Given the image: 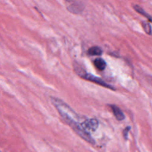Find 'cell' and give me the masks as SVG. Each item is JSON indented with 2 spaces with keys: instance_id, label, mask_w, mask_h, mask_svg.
Returning a JSON list of instances; mask_svg holds the SVG:
<instances>
[{
  "instance_id": "6da1fadb",
  "label": "cell",
  "mask_w": 152,
  "mask_h": 152,
  "mask_svg": "<svg viewBox=\"0 0 152 152\" xmlns=\"http://www.w3.org/2000/svg\"><path fill=\"white\" fill-rule=\"evenodd\" d=\"M57 110L58 111L62 119L73 129L74 131H75L85 141L91 144H94V140L91 135L82 126L81 124H78L73 118V117H76L77 116V113H75L74 111L65 112L59 109Z\"/></svg>"
},
{
  "instance_id": "7a4b0ae2",
  "label": "cell",
  "mask_w": 152,
  "mask_h": 152,
  "mask_svg": "<svg viewBox=\"0 0 152 152\" xmlns=\"http://www.w3.org/2000/svg\"><path fill=\"white\" fill-rule=\"evenodd\" d=\"M81 78L85 79V80H88L90 81H92V82H94L99 85H100L102 86H103L104 87H106V88H110V89H112V90H114L115 88L111 86L110 85L107 84L106 83H105L102 79H101L100 77H96L91 74H90V73H87L86 72L84 74H83L81 77Z\"/></svg>"
},
{
  "instance_id": "3957f363",
  "label": "cell",
  "mask_w": 152,
  "mask_h": 152,
  "mask_svg": "<svg viewBox=\"0 0 152 152\" xmlns=\"http://www.w3.org/2000/svg\"><path fill=\"white\" fill-rule=\"evenodd\" d=\"M81 125L86 131H94L98 128L99 122L96 119H87L81 124Z\"/></svg>"
},
{
  "instance_id": "277c9868",
  "label": "cell",
  "mask_w": 152,
  "mask_h": 152,
  "mask_svg": "<svg viewBox=\"0 0 152 152\" xmlns=\"http://www.w3.org/2000/svg\"><path fill=\"white\" fill-rule=\"evenodd\" d=\"M68 10L72 13H80L84 9V5L81 2H72L69 6L67 7Z\"/></svg>"
},
{
  "instance_id": "5b68a950",
  "label": "cell",
  "mask_w": 152,
  "mask_h": 152,
  "mask_svg": "<svg viewBox=\"0 0 152 152\" xmlns=\"http://www.w3.org/2000/svg\"><path fill=\"white\" fill-rule=\"evenodd\" d=\"M110 106L112 110L114 116H115V118H116L117 120L122 121L125 119V115H124V113L122 112V111L120 109L119 107H118L117 106H116L115 104L110 105Z\"/></svg>"
},
{
  "instance_id": "8992f818",
  "label": "cell",
  "mask_w": 152,
  "mask_h": 152,
  "mask_svg": "<svg viewBox=\"0 0 152 152\" xmlns=\"http://www.w3.org/2000/svg\"><path fill=\"white\" fill-rule=\"evenodd\" d=\"M94 65L97 69L100 71H103L106 66V63L104 59L101 58H97L94 61Z\"/></svg>"
},
{
  "instance_id": "52a82bcc",
  "label": "cell",
  "mask_w": 152,
  "mask_h": 152,
  "mask_svg": "<svg viewBox=\"0 0 152 152\" xmlns=\"http://www.w3.org/2000/svg\"><path fill=\"white\" fill-rule=\"evenodd\" d=\"M134 9L138 13H140V14L142 15L143 16H144L145 17L147 18L151 22H152V16H151L150 14H148L147 12H146L141 7H140L139 5H137V4H134L132 5Z\"/></svg>"
},
{
  "instance_id": "ba28073f",
  "label": "cell",
  "mask_w": 152,
  "mask_h": 152,
  "mask_svg": "<svg viewBox=\"0 0 152 152\" xmlns=\"http://www.w3.org/2000/svg\"><path fill=\"white\" fill-rule=\"evenodd\" d=\"M88 54L91 56H99L102 54V50L99 46H93L88 49Z\"/></svg>"
},
{
  "instance_id": "9c48e42d",
  "label": "cell",
  "mask_w": 152,
  "mask_h": 152,
  "mask_svg": "<svg viewBox=\"0 0 152 152\" xmlns=\"http://www.w3.org/2000/svg\"><path fill=\"white\" fill-rule=\"evenodd\" d=\"M142 26L145 33L148 34H150L151 33V27L150 24L147 21H142Z\"/></svg>"
},
{
  "instance_id": "30bf717a",
  "label": "cell",
  "mask_w": 152,
  "mask_h": 152,
  "mask_svg": "<svg viewBox=\"0 0 152 152\" xmlns=\"http://www.w3.org/2000/svg\"><path fill=\"white\" fill-rule=\"evenodd\" d=\"M129 130H130V127H129V126H127V127H126V128L124 129V131H123V135H124L125 138H127L128 133V132H129Z\"/></svg>"
}]
</instances>
